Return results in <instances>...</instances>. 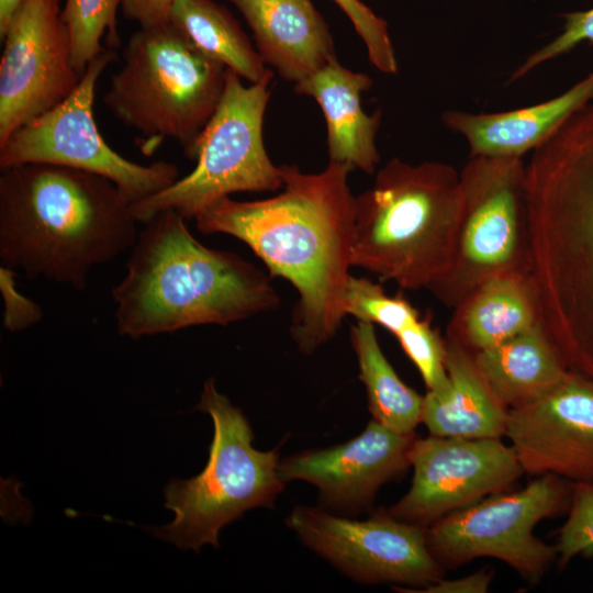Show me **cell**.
Masks as SVG:
<instances>
[{
    "instance_id": "30",
    "label": "cell",
    "mask_w": 593,
    "mask_h": 593,
    "mask_svg": "<svg viewBox=\"0 0 593 593\" xmlns=\"http://www.w3.org/2000/svg\"><path fill=\"white\" fill-rule=\"evenodd\" d=\"M0 290L4 302L2 323L5 329L15 333L42 320L41 306L18 291L14 269L1 266Z\"/></svg>"
},
{
    "instance_id": "17",
    "label": "cell",
    "mask_w": 593,
    "mask_h": 593,
    "mask_svg": "<svg viewBox=\"0 0 593 593\" xmlns=\"http://www.w3.org/2000/svg\"><path fill=\"white\" fill-rule=\"evenodd\" d=\"M266 65L298 83L336 58L329 27L311 0H230Z\"/></svg>"
},
{
    "instance_id": "16",
    "label": "cell",
    "mask_w": 593,
    "mask_h": 593,
    "mask_svg": "<svg viewBox=\"0 0 593 593\" xmlns=\"http://www.w3.org/2000/svg\"><path fill=\"white\" fill-rule=\"evenodd\" d=\"M416 438L414 432H396L372 419L349 441L280 461L279 473L286 483L315 485L326 506L358 511L371 505L381 485L406 471Z\"/></svg>"
},
{
    "instance_id": "19",
    "label": "cell",
    "mask_w": 593,
    "mask_h": 593,
    "mask_svg": "<svg viewBox=\"0 0 593 593\" xmlns=\"http://www.w3.org/2000/svg\"><path fill=\"white\" fill-rule=\"evenodd\" d=\"M371 86L368 75L344 67L337 57L294 86L296 93L315 99L324 114L329 160L368 175L380 161L376 138L382 120L380 109L367 114L361 107V94Z\"/></svg>"
},
{
    "instance_id": "27",
    "label": "cell",
    "mask_w": 593,
    "mask_h": 593,
    "mask_svg": "<svg viewBox=\"0 0 593 593\" xmlns=\"http://www.w3.org/2000/svg\"><path fill=\"white\" fill-rule=\"evenodd\" d=\"M568 517L558 532L559 564L593 556V482H573Z\"/></svg>"
},
{
    "instance_id": "23",
    "label": "cell",
    "mask_w": 593,
    "mask_h": 593,
    "mask_svg": "<svg viewBox=\"0 0 593 593\" xmlns=\"http://www.w3.org/2000/svg\"><path fill=\"white\" fill-rule=\"evenodd\" d=\"M170 22L211 58L250 83L269 68L231 11L213 0H175Z\"/></svg>"
},
{
    "instance_id": "29",
    "label": "cell",
    "mask_w": 593,
    "mask_h": 593,
    "mask_svg": "<svg viewBox=\"0 0 593 593\" xmlns=\"http://www.w3.org/2000/svg\"><path fill=\"white\" fill-rule=\"evenodd\" d=\"M563 16L566 19L563 31L555 40L527 56L512 72L508 82L525 77L539 65L570 52L583 42L593 43V8L567 13Z\"/></svg>"
},
{
    "instance_id": "8",
    "label": "cell",
    "mask_w": 593,
    "mask_h": 593,
    "mask_svg": "<svg viewBox=\"0 0 593 593\" xmlns=\"http://www.w3.org/2000/svg\"><path fill=\"white\" fill-rule=\"evenodd\" d=\"M273 71L244 86L226 69L220 103L198 136L190 160L194 169L156 194L132 203L137 223L172 210L186 220L195 219L214 201L236 192L282 189L280 166L269 158L262 137L265 112L270 99Z\"/></svg>"
},
{
    "instance_id": "31",
    "label": "cell",
    "mask_w": 593,
    "mask_h": 593,
    "mask_svg": "<svg viewBox=\"0 0 593 593\" xmlns=\"http://www.w3.org/2000/svg\"><path fill=\"white\" fill-rule=\"evenodd\" d=\"M175 0H122L121 10L125 19L136 22L142 29L156 27L170 22Z\"/></svg>"
},
{
    "instance_id": "14",
    "label": "cell",
    "mask_w": 593,
    "mask_h": 593,
    "mask_svg": "<svg viewBox=\"0 0 593 593\" xmlns=\"http://www.w3.org/2000/svg\"><path fill=\"white\" fill-rule=\"evenodd\" d=\"M412 484L389 510L393 517L429 527L446 515L507 491L525 472L502 438H416L410 452Z\"/></svg>"
},
{
    "instance_id": "9",
    "label": "cell",
    "mask_w": 593,
    "mask_h": 593,
    "mask_svg": "<svg viewBox=\"0 0 593 593\" xmlns=\"http://www.w3.org/2000/svg\"><path fill=\"white\" fill-rule=\"evenodd\" d=\"M523 158L474 156L463 166L461 220L448 272L432 293L456 307L482 282L532 276Z\"/></svg>"
},
{
    "instance_id": "32",
    "label": "cell",
    "mask_w": 593,
    "mask_h": 593,
    "mask_svg": "<svg viewBox=\"0 0 593 593\" xmlns=\"http://www.w3.org/2000/svg\"><path fill=\"white\" fill-rule=\"evenodd\" d=\"M494 571L481 569L469 575L445 580L440 579L434 584L417 591L418 593H485L493 581Z\"/></svg>"
},
{
    "instance_id": "3",
    "label": "cell",
    "mask_w": 593,
    "mask_h": 593,
    "mask_svg": "<svg viewBox=\"0 0 593 593\" xmlns=\"http://www.w3.org/2000/svg\"><path fill=\"white\" fill-rule=\"evenodd\" d=\"M132 201L110 179L41 163L1 169L3 266L85 290L90 271L137 238Z\"/></svg>"
},
{
    "instance_id": "21",
    "label": "cell",
    "mask_w": 593,
    "mask_h": 593,
    "mask_svg": "<svg viewBox=\"0 0 593 593\" xmlns=\"http://www.w3.org/2000/svg\"><path fill=\"white\" fill-rule=\"evenodd\" d=\"M538 323L540 310L532 276L504 275L482 282L454 307L446 337L475 354Z\"/></svg>"
},
{
    "instance_id": "5",
    "label": "cell",
    "mask_w": 593,
    "mask_h": 593,
    "mask_svg": "<svg viewBox=\"0 0 593 593\" xmlns=\"http://www.w3.org/2000/svg\"><path fill=\"white\" fill-rule=\"evenodd\" d=\"M462 206L451 165L390 159L356 197L353 267L430 292L451 266Z\"/></svg>"
},
{
    "instance_id": "18",
    "label": "cell",
    "mask_w": 593,
    "mask_h": 593,
    "mask_svg": "<svg viewBox=\"0 0 593 593\" xmlns=\"http://www.w3.org/2000/svg\"><path fill=\"white\" fill-rule=\"evenodd\" d=\"M592 100L593 72L561 94L529 107L493 113L447 110L441 121L467 141L471 157L522 158Z\"/></svg>"
},
{
    "instance_id": "6",
    "label": "cell",
    "mask_w": 593,
    "mask_h": 593,
    "mask_svg": "<svg viewBox=\"0 0 593 593\" xmlns=\"http://www.w3.org/2000/svg\"><path fill=\"white\" fill-rule=\"evenodd\" d=\"M226 69L171 22L139 27L123 49L122 66L112 74L103 103L141 136L144 155L174 139L190 159L220 103Z\"/></svg>"
},
{
    "instance_id": "25",
    "label": "cell",
    "mask_w": 593,
    "mask_h": 593,
    "mask_svg": "<svg viewBox=\"0 0 593 593\" xmlns=\"http://www.w3.org/2000/svg\"><path fill=\"white\" fill-rule=\"evenodd\" d=\"M346 315L378 324L392 333L402 349L409 347L432 324L403 295H390L381 284L366 278L349 277L345 299Z\"/></svg>"
},
{
    "instance_id": "11",
    "label": "cell",
    "mask_w": 593,
    "mask_h": 593,
    "mask_svg": "<svg viewBox=\"0 0 593 593\" xmlns=\"http://www.w3.org/2000/svg\"><path fill=\"white\" fill-rule=\"evenodd\" d=\"M116 58V51L107 46L88 64L79 86L65 101L0 144V169L41 163L89 171L113 181L132 203L178 180L174 163L143 165L128 160L112 149L100 133L93 114L97 82Z\"/></svg>"
},
{
    "instance_id": "33",
    "label": "cell",
    "mask_w": 593,
    "mask_h": 593,
    "mask_svg": "<svg viewBox=\"0 0 593 593\" xmlns=\"http://www.w3.org/2000/svg\"><path fill=\"white\" fill-rule=\"evenodd\" d=\"M22 0H0V35L5 31L8 23Z\"/></svg>"
},
{
    "instance_id": "28",
    "label": "cell",
    "mask_w": 593,
    "mask_h": 593,
    "mask_svg": "<svg viewBox=\"0 0 593 593\" xmlns=\"http://www.w3.org/2000/svg\"><path fill=\"white\" fill-rule=\"evenodd\" d=\"M347 15L362 40L369 60L381 72L395 75L399 69L387 22L361 0H333Z\"/></svg>"
},
{
    "instance_id": "20",
    "label": "cell",
    "mask_w": 593,
    "mask_h": 593,
    "mask_svg": "<svg viewBox=\"0 0 593 593\" xmlns=\"http://www.w3.org/2000/svg\"><path fill=\"white\" fill-rule=\"evenodd\" d=\"M445 367L449 388L441 394L424 395L422 423L429 435L458 438H502L508 409L482 378L473 354L445 337Z\"/></svg>"
},
{
    "instance_id": "1",
    "label": "cell",
    "mask_w": 593,
    "mask_h": 593,
    "mask_svg": "<svg viewBox=\"0 0 593 593\" xmlns=\"http://www.w3.org/2000/svg\"><path fill=\"white\" fill-rule=\"evenodd\" d=\"M280 169L283 186L277 195L258 201L224 197L194 220L203 234L244 242L272 277L296 289L291 336L302 353L312 354L334 337L346 316L355 233L353 169L331 160L317 174L294 165Z\"/></svg>"
},
{
    "instance_id": "4",
    "label": "cell",
    "mask_w": 593,
    "mask_h": 593,
    "mask_svg": "<svg viewBox=\"0 0 593 593\" xmlns=\"http://www.w3.org/2000/svg\"><path fill=\"white\" fill-rule=\"evenodd\" d=\"M172 210L144 223L111 292L118 333L133 339L228 325L279 306L270 278L232 251L203 246Z\"/></svg>"
},
{
    "instance_id": "10",
    "label": "cell",
    "mask_w": 593,
    "mask_h": 593,
    "mask_svg": "<svg viewBox=\"0 0 593 593\" xmlns=\"http://www.w3.org/2000/svg\"><path fill=\"white\" fill-rule=\"evenodd\" d=\"M573 482L546 473L525 488L501 492L450 513L427 527L428 548L444 569L494 558L530 584L558 558L557 548L536 537L542 519L568 512Z\"/></svg>"
},
{
    "instance_id": "2",
    "label": "cell",
    "mask_w": 593,
    "mask_h": 593,
    "mask_svg": "<svg viewBox=\"0 0 593 593\" xmlns=\"http://www.w3.org/2000/svg\"><path fill=\"white\" fill-rule=\"evenodd\" d=\"M525 191L540 322L593 381V100L532 152Z\"/></svg>"
},
{
    "instance_id": "12",
    "label": "cell",
    "mask_w": 593,
    "mask_h": 593,
    "mask_svg": "<svg viewBox=\"0 0 593 593\" xmlns=\"http://www.w3.org/2000/svg\"><path fill=\"white\" fill-rule=\"evenodd\" d=\"M287 525L305 546L356 581L417 592L443 579L445 569L428 548L427 528L400 521L387 510L354 521L296 506Z\"/></svg>"
},
{
    "instance_id": "13",
    "label": "cell",
    "mask_w": 593,
    "mask_h": 593,
    "mask_svg": "<svg viewBox=\"0 0 593 593\" xmlns=\"http://www.w3.org/2000/svg\"><path fill=\"white\" fill-rule=\"evenodd\" d=\"M60 2L22 0L0 35V144L65 101L80 83Z\"/></svg>"
},
{
    "instance_id": "24",
    "label": "cell",
    "mask_w": 593,
    "mask_h": 593,
    "mask_svg": "<svg viewBox=\"0 0 593 593\" xmlns=\"http://www.w3.org/2000/svg\"><path fill=\"white\" fill-rule=\"evenodd\" d=\"M350 342L373 419L396 432H414L422 423L424 395L400 379L379 345L374 325L357 321Z\"/></svg>"
},
{
    "instance_id": "15",
    "label": "cell",
    "mask_w": 593,
    "mask_h": 593,
    "mask_svg": "<svg viewBox=\"0 0 593 593\" xmlns=\"http://www.w3.org/2000/svg\"><path fill=\"white\" fill-rule=\"evenodd\" d=\"M505 437L525 473L593 482V381L568 370L544 395L508 410Z\"/></svg>"
},
{
    "instance_id": "7",
    "label": "cell",
    "mask_w": 593,
    "mask_h": 593,
    "mask_svg": "<svg viewBox=\"0 0 593 593\" xmlns=\"http://www.w3.org/2000/svg\"><path fill=\"white\" fill-rule=\"evenodd\" d=\"M211 416L214 432L204 469L188 480L164 488L171 523L153 529L156 537L180 549L219 546V533L255 507H272L286 482L279 473L277 449L253 446L254 434L243 411L221 394L214 378L205 380L195 406Z\"/></svg>"
},
{
    "instance_id": "26",
    "label": "cell",
    "mask_w": 593,
    "mask_h": 593,
    "mask_svg": "<svg viewBox=\"0 0 593 593\" xmlns=\"http://www.w3.org/2000/svg\"><path fill=\"white\" fill-rule=\"evenodd\" d=\"M122 0H65L61 16L67 25L72 46V65L83 74L88 64L107 45L116 49L120 46L118 10Z\"/></svg>"
},
{
    "instance_id": "22",
    "label": "cell",
    "mask_w": 593,
    "mask_h": 593,
    "mask_svg": "<svg viewBox=\"0 0 593 593\" xmlns=\"http://www.w3.org/2000/svg\"><path fill=\"white\" fill-rule=\"evenodd\" d=\"M473 357L485 383L508 410L544 395L569 370L541 323Z\"/></svg>"
}]
</instances>
